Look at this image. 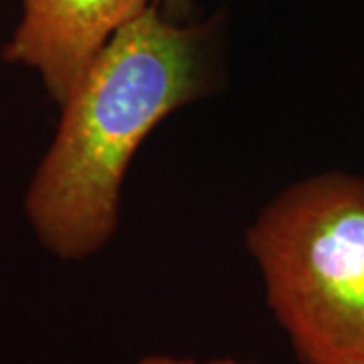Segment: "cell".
I'll list each match as a JSON object with an SVG mask.
<instances>
[{
    "label": "cell",
    "instance_id": "6da1fadb",
    "mask_svg": "<svg viewBox=\"0 0 364 364\" xmlns=\"http://www.w3.org/2000/svg\"><path fill=\"white\" fill-rule=\"evenodd\" d=\"M208 85L205 35L150 4L107 41L61 104L25 196L43 247L83 259L116 231L119 188L140 144Z\"/></svg>",
    "mask_w": 364,
    "mask_h": 364
},
{
    "label": "cell",
    "instance_id": "7a4b0ae2",
    "mask_svg": "<svg viewBox=\"0 0 364 364\" xmlns=\"http://www.w3.org/2000/svg\"><path fill=\"white\" fill-rule=\"evenodd\" d=\"M267 304L301 364H364V178L326 172L247 231Z\"/></svg>",
    "mask_w": 364,
    "mask_h": 364
},
{
    "label": "cell",
    "instance_id": "3957f363",
    "mask_svg": "<svg viewBox=\"0 0 364 364\" xmlns=\"http://www.w3.org/2000/svg\"><path fill=\"white\" fill-rule=\"evenodd\" d=\"M23 14L4 59L33 69L61 105L85 69L150 0H21Z\"/></svg>",
    "mask_w": 364,
    "mask_h": 364
},
{
    "label": "cell",
    "instance_id": "277c9868",
    "mask_svg": "<svg viewBox=\"0 0 364 364\" xmlns=\"http://www.w3.org/2000/svg\"><path fill=\"white\" fill-rule=\"evenodd\" d=\"M138 364H253L243 363L237 358H208V360H198V358H186V356H172V354H150L144 356Z\"/></svg>",
    "mask_w": 364,
    "mask_h": 364
},
{
    "label": "cell",
    "instance_id": "5b68a950",
    "mask_svg": "<svg viewBox=\"0 0 364 364\" xmlns=\"http://www.w3.org/2000/svg\"><path fill=\"white\" fill-rule=\"evenodd\" d=\"M160 6L166 16L178 21V18H184L191 11V0H160Z\"/></svg>",
    "mask_w": 364,
    "mask_h": 364
}]
</instances>
